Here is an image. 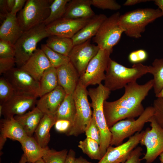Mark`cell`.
<instances>
[{
    "label": "cell",
    "instance_id": "obj_56",
    "mask_svg": "<svg viewBox=\"0 0 163 163\" xmlns=\"http://www.w3.org/2000/svg\"><path fill=\"white\" fill-rule=\"evenodd\" d=\"M160 163H162V162H160Z\"/></svg>",
    "mask_w": 163,
    "mask_h": 163
},
{
    "label": "cell",
    "instance_id": "obj_37",
    "mask_svg": "<svg viewBox=\"0 0 163 163\" xmlns=\"http://www.w3.org/2000/svg\"><path fill=\"white\" fill-rule=\"evenodd\" d=\"M91 5L102 9L117 10L121 5L114 0H91Z\"/></svg>",
    "mask_w": 163,
    "mask_h": 163
},
{
    "label": "cell",
    "instance_id": "obj_48",
    "mask_svg": "<svg viewBox=\"0 0 163 163\" xmlns=\"http://www.w3.org/2000/svg\"><path fill=\"white\" fill-rule=\"evenodd\" d=\"M15 0H6V3L8 11L10 13L14 7Z\"/></svg>",
    "mask_w": 163,
    "mask_h": 163
},
{
    "label": "cell",
    "instance_id": "obj_2",
    "mask_svg": "<svg viewBox=\"0 0 163 163\" xmlns=\"http://www.w3.org/2000/svg\"><path fill=\"white\" fill-rule=\"evenodd\" d=\"M104 85L110 91L120 89L149 73L148 66L141 63L127 67L110 59L106 70Z\"/></svg>",
    "mask_w": 163,
    "mask_h": 163
},
{
    "label": "cell",
    "instance_id": "obj_14",
    "mask_svg": "<svg viewBox=\"0 0 163 163\" xmlns=\"http://www.w3.org/2000/svg\"><path fill=\"white\" fill-rule=\"evenodd\" d=\"M89 39L84 43L74 45L68 56L70 62L75 68L80 76L100 49L97 45L91 43Z\"/></svg>",
    "mask_w": 163,
    "mask_h": 163
},
{
    "label": "cell",
    "instance_id": "obj_45",
    "mask_svg": "<svg viewBox=\"0 0 163 163\" xmlns=\"http://www.w3.org/2000/svg\"><path fill=\"white\" fill-rule=\"evenodd\" d=\"M6 0H0V11L1 12L2 15L4 18H5L7 14L9 13L6 3Z\"/></svg>",
    "mask_w": 163,
    "mask_h": 163
},
{
    "label": "cell",
    "instance_id": "obj_6",
    "mask_svg": "<svg viewBox=\"0 0 163 163\" xmlns=\"http://www.w3.org/2000/svg\"><path fill=\"white\" fill-rule=\"evenodd\" d=\"M88 90L78 82L72 96L76 112L72 125L66 134L68 136H77L85 133L91 120L93 112L88 100Z\"/></svg>",
    "mask_w": 163,
    "mask_h": 163
},
{
    "label": "cell",
    "instance_id": "obj_29",
    "mask_svg": "<svg viewBox=\"0 0 163 163\" xmlns=\"http://www.w3.org/2000/svg\"><path fill=\"white\" fill-rule=\"evenodd\" d=\"M76 109L72 95L67 94L55 114L56 120L64 119L73 123Z\"/></svg>",
    "mask_w": 163,
    "mask_h": 163
},
{
    "label": "cell",
    "instance_id": "obj_49",
    "mask_svg": "<svg viewBox=\"0 0 163 163\" xmlns=\"http://www.w3.org/2000/svg\"><path fill=\"white\" fill-rule=\"evenodd\" d=\"M75 163H93L87 160L82 156L76 158Z\"/></svg>",
    "mask_w": 163,
    "mask_h": 163
},
{
    "label": "cell",
    "instance_id": "obj_47",
    "mask_svg": "<svg viewBox=\"0 0 163 163\" xmlns=\"http://www.w3.org/2000/svg\"><path fill=\"white\" fill-rule=\"evenodd\" d=\"M150 0H127L123 4V5L129 6L133 5L140 3L150 2Z\"/></svg>",
    "mask_w": 163,
    "mask_h": 163
},
{
    "label": "cell",
    "instance_id": "obj_4",
    "mask_svg": "<svg viewBox=\"0 0 163 163\" xmlns=\"http://www.w3.org/2000/svg\"><path fill=\"white\" fill-rule=\"evenodd\" d=\"M162 16L163 12L158 8H139L120 15L119 23L127 36L139 38L149 24Z\"/></svg>",
    "mask_w": 163,
    "mask_h": 163
},
{
    "label": "cell",
    "instance_id": "obj_18",
    "mask_svg": "<svg viewBox=\"0 0 163 163\" xmlns=\"http://www.w3.org/2000/svg\"><path fill=\"white\" fill-rule=\"evenodd\" d=\"M66 95L64 89L59 85L52 91L40 97L36 107L44 114L55 115Z\"/></svg>",
    "mask_w": 163,
    "mask_h": 163
},
{
    "label": "cell",
    "instance_id": "obj_54",
    "mask_svg": "<svg viewBox=\"0 0 163 163\" xmlns=\"http://www.w3.org/2000/svg\"><path fill=\"white\" fill-rule=\"evenodd\" d=\"M159 156V158L161 162L163 163V152Z\"/></svg>",
    "mask_w": 163,
    "mask_h": 163
},
{
    "label": "cell",
    "instance_id": "obj_24",
    "mask_svg": "<svg viewBox=\"0 0 163 163\" xmlns=\"http://www.w3.org/2000/svg\"><path fill=\"white\" fill-rule=\"evenodd\" d=\"M0 135L20 143L27 136L19 123L14 117L2 119L0 121Z\"/></svg>",
    "mask_w": 163,
    "mask_h": 163
},
{
    "label": "cell",
    "instance_id": "obj_3",
    "mask_svg": "<svg viewBox=\"0 0 163 163\" xmlns=\"http://www.w3.org/2000/svg\"><path fill=\"white\" fill-rule=\"evenodd\" d=\"M110 93V91L102 84L96 88H90L88 90V95L91 101L90 104L93 109L92 116L100 131V146L103 157L110 145L111 137L103 109L104 102L109 97Z\"/></svg>",
    "mask_w": 163,
    "mask_h": 163
},
{
    "label": "cell",
    "instance_id": "obj_53",
    "mask_svg": "<svg viewBox=\"0 0 163 163\" xmlns=\"http://www.w3.org/2000/svg\"><path fill=\"white\" fill-rule=\"evenodd\" d=\"M155 96L157 97L163 98V88L160 92Z\"/></svg>",
    "mask_w": 163,
    "mask_h": 163
},
{
    "label": "cell",
    "instance_id": "obj_36",
    "mask_svg": "<svg viewBox=\"0 0 163 163\" xmlns=\"http://www.w3.org/2000/svg\"><path fill=\"white\" fill-rule=\"evenodd\" d=\"M153 117L157 124L163 129V98L157 97L153 101Z\"/></svg>",
    "mask_w": 163,
    "mask_h": 163
},
{
    "label": "cell",
    "instance_id": "obj_38",
    "mask_svg": "<svg viewBox=\"0 0 163 163\" xmlns=\"http://www.w3.org/2000/svg\"><path fill=\"white\" fill-rule=\"evenodd\" d=\"M14 58V45L10 42L0 40V58Z\"/></svg>",
    "mask_w": 163,
    "mask_h": 163
},
{
    "label": "cell",
    "instance_id": "obj_25",
    "mask_svg": "<svg viewBox=\"0 0 163 163\" xmlns=\"http://www.w3.org/2000/svg\"><path fill=\"white\" fill-rule=\"evenodd\" d=\"M20 143L27 163H35L42 158L49 148L42 147L33 136H27Z\"/></svg>",
    "mask_w": 163,
    "mask_h": 163
},
{
    "label": "cell",
    "instance_id": "obj_20",
    "mask_svg": "<svg viewBox=\"0 0 163 163\" xmlns=\"http://www.w3.org/2000/svg\"><path fill=\"white\" fill-rule=\"evenodd\" d=\"M24 32L16 14L9 13L0 26V40L8 41L14 45Z\"/></svg>",
    "mask_w": 163,
    "mask_h": 163
},
{
    "label": "cell",
    "instance_id": "obj_40",
    "mask_svg": "<svg viewBox=\"0 0 163 163\" xmlns=\"http://www.w3.org/2000/svg\"><path fill=\"white\" fill-rule=\"evenodd\" d=\"M148 57V54L146 51L139 49L130 53L128 57L129 62L134 64L140 63L145 61Z\"/></svg>",
    "mask_w": 163,
    "mask_h": 163
},
{
    "label": "cell",
    "instance_id": "obj_9",
    "mask_svg": "<svg viewBox=\"0 0 163 163\" xmlns=\"http://www.w3.org/2000/svg\"><path fill=\"white\" fill-rule=\"evenodd\" d=\"M119 12H116L104 21L93 40L100 49L112 52L113 47L120 41L124 31L120 26Z\"/></svg>",
    "mask_w": 163,
    "mask_h": 163
},
{
    "label": "cell",
    "instance_id": "obj_10",
    "mask_svg": "<svg viewBox=\"0 0 163 163\" xmlns=\"http://www.w3.org/2000/svg\"><path fill=\"white\" fill-rule=\"evenodd\" d=\"M112 52L100 49L91 60L85 72L80 76L79 82L86 87L99 85L104 80L105 73Z\"/></svg>",
    "mask_w": 163,
    "mask_h": 163
},
{
    "label": "cell",
    "instance_id": "obj_51",
    "mask_svg": "<svg viewBox=\"0 0 163 163\" xmlns=\"http://www.w3.org/2000/svg\"><path fill=\"white\" fill-rule=\"evenodd\" d=\"M7 139L0 136V149L2 150L3 146L6 141Z\"/></svg>",
    "mask_w": 163,
    "mask_h": 163
},
{
    "label": "cell",
    "instance_id": "obj_42",
    "mask_svg": "<svg viewBox=\"0 0 163 163\" xmlns=\"http://www.w3.org/2000/svg\"><path fill=\"white\" fill-rule=\"evenodd\" d=\"M54 126L56 131L66 134L71 128L72 124L68 120L59 119L56 120Z\"/></svg>",
    "mask_w": 163,
    "mask_h": 163
},
{
    "label": "cell",
    "instance_id": "obj_22",
    "mask_svg": "<svg viewBox=\"0 0 163 163\" xmlns=\"http://www.w3.org/2000/svg\"><path fill=\"white\" fill-rule=\"evenodd\" d=\"M107 17L103 14L95 15L71 39L74 46L84 43L94 37Z\"/></svg>",
    "mask_w": 163,
    "mask_h": 163
},
{
    "label": "cell",
    "instance_id": "obj_35",
    "mask_svg": "<svg viewBox=\"0 0 163 163\" xmlns=\"http://www.w3.org/2000/svg\"><path fill=\"white\" fill-rule=\"evenodd\" d=\"M15 94L10 83L4 76L0 78V101L1 104L7 101Z\"/></svg>",
    "mask_w": 163,
    "mask_h": 163
},
{
    "label": "cell",
    "instance_id": "obj_52",
    "mask_svg": "<svg viewBox=\"0 0 163 163\" xmlns=\"http://www.w3.org/2000/svg\"><path fill=\"white\" fill-rule=\"evenodd\" d=\"M27 159L25 155L23 153L21 156L18 163H26Z\"/></svg>",
    "mask_w": 163,
    "mask_h": 163
},
{
    "label": "cell",
    "instance_id": "obj_23",
    "mask_svg": "<svg viewBox=\"0 0 163 163\" xmlns=\"http://www.w3.org/2000/svg\"><path fill=\"white\" fill-rule=\"evenodd\" d=\"M44 114L36 107L25 113L15 116L14 119L19 123L27 135L32 136Z\"/></svg>",
    "mask_w": 163,
    "mask_h": 163
},
{
    "label": "cell",
    "instance_id": "obj_31",
    "mask_svg": "<svg viewBox=\"0 0 163 163\" xmlns=\"http://www.w3.org/2000/svg\"><path fill=\"white\" fill-rule=\"evenodd\" d=\"M78 146L83 153L92 159L100 161L103 157L99 144L93 139L86 137L79 142Z\"/></svg>",
    "mask_w": 163,
    "mask_h": 163
},
{
    "label": "cell",
    "instance_id": "obj_55",
    "mask_svg": "<svg viewBox=\"0 0 163 163\" xmlns=\"http://www.w3.org/2000/svg\"><path fill=\"white\" fill-rule=\"evenodd\" d=\"M35 163H45L42 158H41L37 161Z\"/></svg>",
    "mask_w": 163,
    "mask_h": 163
},
{
    "label": "cell",
    "instance_id": "obj_39",
    "mask_svg": "<svg viewBox=\"0 0 163 163\" xmlns=\"http://www.w3.org/2000/svg\"><path fill=\"white\" fill-rule=\"evenodd\" d=\"M85 133L86 137L93 139L100 144L101 140L100 131L93 116L89 124L85 130Z\"/></svg>",
    "mask_w": 163,
    "mask_h": 163
},
{
    "label": "cell",
    "instance_id": "obj_44",
    "mask_svg": "<svg viewBox=\"0 0 163 163\" xmlns=\"http://www.w3.org/2000/svg\"><path fill=\"white\" fill-rule=\"evenodd\" d=\"M27 1L26 0H15L14 5L10 13L13 14H16L18 12L20 11L22 9Z\"/></svg>",
    "mask_w": 163,
    "mask_h": 163
},
{
    "label": "cell",
    "instance_id": "obj_19",
    "mask_svg": "<svg viewBox=\"0 0 163 163\" xmlns=\"http://www.w3.org/2000/svg\"><path fill=\"white\" fill-rule=\"evenodd\" d=\"M56 69L59 85L67 94L72 95L79 82L78 72L70 62Z\"/></svg>",
    "mask_w": 163,
    "mask_h": 163
},
{
    "label": "cell",
    "instance_id": "obj_16",
    "mask_svg": "<svg viewBox=\"0 0 163 163\" xmlns=\"http://www.w3.org/2000/svg\"><path fill=\"white\" fill-rule=\"evenodd\" d=\"M36 97L15 93L9 100L1 104L2 115L8 119L23 114L33 107L37 103Z\"/></svg>",
    "mask_w": 163,
    "mask_h": 163
},
{
    "label": "cell",
    "instance_id": "obj_5",
    "mask_svg": "<svg viewBox=\"0 0 163 163\" xmlns=\"http://www.w3.org/2000/svg\"><path fill=\"white\" fill-rule=\"evenodd\" d=\"M42 23L25 31L14 45L16 65L21 68L37 49L38 43L50 36Z\"/></svg>",
    "mask_w": 163,
    "mask_h": 163
},
{
    "label": "cell",
    "instance_id": "obj_13",
    "mask_svg": "<svg viewBox=\"0 0 163 163\" xmlns=\"http://www.w3.org/2000/svg\"><path fill=\"white\" fill-rule=\"evenodd\" d=\"M145 130L137 132L126 142L115 147L110 145L97 163H122L129 157L132 152L140 143Z\"/></svg>",
    "mask_w": 163,
    "mask_h": 163
},
{
    "label": "cell",
    "instance_id": "obj_21",
    "mask_svg": "<svg viewBox=\"0 0 163 163\" xmlns=\"http://www.w3.org/2000/svg\"><path fill=\"white\" fill-rule=\"evenodd\" d=\"M91 5V0H70L63 18L71 19L91 18L95 15Z\"/></svg>",
    "mask_w": 163,
    "mask_h": 163
},
{
    "label": "cell",
    "instance_id": "obj_30",
    "mask_svg": "<svg viewBox=\"0 0 163 163\" xmlns=\"http://www.w3.org/2000/svg\"><path fill=\"white\" fill-rule=\"evenodd\" d=\"M149 73L153 77V88L155 96L163 88V58H156L148 66Z\"/></svg>",
    "mask_w": 163,
    "mask_h": 163
},
{
    "label": "cell",
    "instance_id": "obj_26",
    "mask_svg": "<svg viewBox=\"0 0 163 163\" xmlns=\"http://www.w3.org/2000/svg\"><path fill=\"white\" fill-rule=\"evenodd\" d=\"M56 121L55 115L44 114L36 128L35 138L43 148L48 147L50 140V131Z\"/></svg>",
    "mask_w": 163,
    "mask_h": 163
},
{
    "label": "cell",
    "instance_id": "obj_17",
    "mask_svg": "<svg viewBox=\"0 0 163 163\" xmlns=\"http://www.w3.org/2000/svg\"><path fill=\"white\" fill-rule=\"evenodd\" d=\"M52 66L49 60L40 49H37L20 69L39 82L44 72Z\"/></svg>",
    "mask_w": 163,
    "mask_h": 163
},
{
    "label": "cell",
    "instance_id": "obj_43",
    "mask_svg": "<svg viewBox=\"0 0 163 163\" xmlns=\"http://www.w3.org/2000/svg\"><path fill=\"white\" fill-rule=\"evenodd\" d=\"M142 148L140 146L136 147L132 152L129 157L122 163H140V157L142 155Z\"/></svg>",
    "mask_w": 163,
    "mask_h": 163
},
{
    "label": "cell",
    "instance_id": "obj_46",
    "mask_svg": "<svg viewBox=\"0 0 163 163\" xmlns=\"http://www.w3.org/2000/svg\"><path fill=\"white\" fill-rule=\"evenodd\" d=\"M75 152L71 149L68 152L65 163H75Z\"/></svg>",
    "mask_w": 163,
    "mask_h": 163
},
{
    "label": "cell",
    "instance_id": "obj_50",
    "mask_svg": "<svg viewBox=\"0 0 163 163\" xmlns=\"http://www.w3.org/2000/svg\"><path fill=\"white\" fill-rule=\"evenodd\" d=\"M153 1H154V4L163 12V0H155Z\"/></svg>",
    "mask_w": 163,
    "mask_h": 163
},
{
    "label": "cell",
    "instance_id": "obj_11",
    "mask_svg": "<svg viewBox=\"0 0 163 163\" xmlns=\"http://www.w3.org/2000/svg\"><path fill=\"white\" fill-rule=\"evenodd\" d=\"M3 75L11 84L15 93L40 97L39 82L25 71L14 67Z\"/></svg>",
    "mask_w": 163,
    "mask_h": 163
},
{
    "label": "cell",
    "instance_id": "obj_12",
    "mask_svg": "<svg viewBox=\"0 0 163 163\" xmlns=\"http://www.w3.org/2000/svg\"><path fill=\"white\" fill-rule=\"evenodd\" d=\"M151 129L147 128L140 143L146 148V152L141 160L146 163L153 162L163 152V129L157 124L153 117L150 121Z\"/></svg>",
    "mask_w": 163,
    "mask_h": 163
},
{
    "label": "cell",
    "instance_id": "obj_7",
    "mask_svg": "<svg viewBox=\"0 0 163 163\" xmlns=\"http://www.w3.org/2000/svg\"><path fill=\"white\" fill-rule=\"evenodd\" d=\"M154 109L153 106L146 107L137 119H127L120 120L109 128L111 133L110 145L117 146L122 144L124 139L141 131L145 124L150 120L153 117Z\"/></svg>",
    "mask_w": 163,
    "mask_h": 163
},
{
    "label": "cell",
    "instance_id": "obj_41",
    "mask_svg": "<svg viewBox=\"0 0 163 163\" xmlns=\"http://www.w3.org/2000/svg\"><path fill=\"white\" fill-rule=\"evenodd\" d=\"M16 65L15 58H0V74L3 75L14 68Z\"/></svg>",
    "mask_w": 163,
    "mask_h": 163
},
{
    "label": "cell",
    "instance_id": "obj_33",
    "mask_svg": "<svg viewBox=\"0 0 163 163\" xmlns=\"http://www.w3.org/2000/svg\"><path fill=\"white\" fill-rule=\"evenodd\" d=\"M41 49L49 60L52 67L56 69L70 62L68 56L59 54L51 49L46 44H42Z\"/></svg>",
    "mask_w": 163,
    "mask_h": 163
},
{
    "label": "cell",
    "instance_id": "obj_28",
    "mask_svg": "<svg viewBox=\"0 0 163 163\" xmlns=\"http://www.w3.org/2000/svg\"><path fill=\"white\" fill-rule=\"evenodd\" d=\"M39 82L40 97L55 89L59 85L56 69L52 66L47 69L43 73Z\"/></svg>",
    "mask_w": 163,
    "mask_h": 163
},
{
    "label": "cell",
    "instance_id": "obj_8",
    "mask_svg": "<svg viewBox=\"0 0 163 163\" xmlns=\"http://www.w3.org/2000/svg\"><path fill=\"white\" fill-rule=\"evenodd\" d=\"M52 0H27L17 17L20 25L24 31L42 23L50 13Z\"/></svg>",
    "mask_w": 163,
    "mask_h": 163
},
{
    "label": "cell",
    "instance_id": "obj_1",
    "mask_svg": "<svg viewBox=\"0 0 163 163\" xmlns=\"http://www.w3.org/2000/svg\"><path fill=\"white\" fill-rule=\"evenodd\" d=\"M153 85V79L142 85L136 82L130 83L124 87V93L119 99L111 102L105 101L103 109L109 128L120 120L139 117L145 110L142 102Z\"/></svg>",
    "mask_w": 163,
    "mask_h": 163
},
{
    "label": "cell",
    "instance_id": "obj_15",
    "mask_svg": "<svg viewBox=\"0 0 163 163\" xmlns=\"http://www.w3.org/2000/svg\"><path fill=\"white\" fill-rule=\"evenodd\" d=\"M91 18L71 19L62 18L46 25V29L50 36L72 38Z\"/></svg>",
    "mask_w": 163,
    "mask_h": 163
},
{
    "label": "cell",
    "instance_id": "obj_32",
    "mask_svg": "<svg viewBox=\"0 0 163 163\" xmlns=\"http://www.w3.org/2000/svg\"><path fill=\"white\" fill-rule=\"evenodd\" d=\"M70 0H54L50 6V13L43 22L46 25L63 18Z\"/></svg>",
    "mask_w": 163,
    "mask_h": 163
},
{
    "label": "cell",
    "instance_id": "obj_27",
    "mask_svg": "<svg viewBox=\"0 0 163 163\" xmlns=\"http://www.w3.org/2000/svg\"><path fill=\"white\" fill-rule=\"evenodd\" d=\"M46 44L53 51L69 56L74 45L71 38L52 35L48 37Z\"/></svg>",
    "mask_w": 163,
    "mask_h": 163
},
{
    "label": "cell",
    "instance_id": "obj_34",
    "mask_svg": "<svg viewBox=\"0 0 163 163\" xmlns=\"http://www.w3.org/2000/svg\"><path fill=\"white\" fill-rule=\"evenodd\" d=\"M68 152L66 149L57 151L49 148L42 158L45 163H65Z\"/></svg>",
    "mask_w": 163,
    "mask_h": 163
}]
</instances>
